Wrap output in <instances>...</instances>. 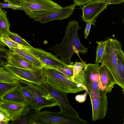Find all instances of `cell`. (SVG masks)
<instances>
[{
	"label": "cell",
	"mask_w": 124,
	"mask_h": 124,
	"mask_svg": "<svg viewBox=\"0 0 124 124\" xmlns=\"http://www.w3.org/2000/svg\"><path fill=\"white\" fill-rule=\"evenodd\" d=\"M9 48L10 50L20 55L35 67L42 69L45 66L38 59L27 50V48L23 49L11 47Z\"/></svg>",
	"instance_id": "16"
},
{
	"label": "cell",
	"mask_w": 124,
	"mask_h": 124,
	"mask_svg": "<svg viewBox=\"0 0 124 124\" xmlns=\"http://www.w3.org/2000/svg\"><path fill=\"white\" fill-rule=\"evenodd\" d=\"M23 6L30 11L55 10L62 8L51 0H22Z\"/></svg>",
	"instance_id": "13"
},
{
	"label": "cell",
	"mask_w": 124,
	"mask_h": 124,
	"mask_svg": "<svg viewBox=\"0 0 124 124\" xmlns=\"http://www.w3.org/2000/svg\"><path fill=\"white\" fill-rule=\"evenodd\" d=\"M108 5L102 0H95L83 6L81 8L82 21L85 22L91 21L93 24L96 18L107 8Z\"/></svg>",
	"instance_id": "12"
},
{
	"label": "cell",
	"mask_w": 124,
	"mask_h": 124,
	"mask_svg": "<svg viewBox=\"0 0 124 124\" xmlns=\"http://www.w3.org/2000/svg\"><path fill=\"white\" fill-rule=\"evenodd\" d=\"M2 41L9 48L23 49L26 48L16 43L11 39L7 35L3 36L1 38Z\"/></svg>",
	"instance_id": "26"
},
{
	"label": "cell",
	"mask_w": 124,
	"mask_h": 124,
	"mask_svg": "<svg viewBox=\"0 0 124 124\" xmlns=\"http://www.w3.org/2000/svg\"><path fill=\"white\" fill-rule=\"evenodd\" d=\"M10 24L7 16V12L0 10V36L7 35L10 32Z\"/></svg>",
	"instance_id": "19"
},
{
	"label": "cell",
	"mask_w": 124,
	"mask_h": 124,
	"mask_svg": "<svg viewBox=\"0 0 124 124\" xmlns=\"http://www.w3.org/2000/svg\"><path fill=\"white\" fill-rule=\"evenodd\" d=\"M86 64L85 62L82 61L81 62H76L72 65L73 70L74 77L79 73L85 67Z\"/></svg>",
	"instance_id": "28"
},
{
	"label": "cell",
	"mask_w": 124,
	"mask_h": 124,
	"mask_svg": "<svg viewBox=\"0 0 124 124\" xmlns=\"http://www.w3.org/2000/svg\"><path fill=\"white\" fill-rule=\"evenodd\" d=\"M9 50L5 47H0V67H4L7 64V61L8 58Z\"/></svg>",
	"instance_id": "27"
},
{
	"label": "cell",
	"mask_w": 124,
	"mask_h": 124,
	"mask_svg": "<svg viewBox=\"0 0 124 124\" xmlns=\"http://www.w3.org/2000/svg\"><path fill=\"white\" fill-rule=\"evenodd\" d=\"M20 79L7 70L4 67H0V83L13 84L19 83Z\"/></svg>",
	"instance_id": "17"
},
{
	"label": "cell",
	"mask_w": 124,
	"mask_h": 124,
	"mask_svg": "<svg viewBox=\"0 0 124 124\" xmlns=\"http://www.w3.org/2000/svg\"><path fill=\"white\" fill-rule=\"evenodd\" d=\"M0 107L9 114L12 122L20 119L30 109L31 107L26 103H22L3 99Z\"/></svg>",
	"instance_id": "10"
},
{
	"label": "cell",
	"mask_w": 124,
	"mask_h": 124,
	"mask_svg": "<svg viewBox=\"0 0 124 124\" xmlns=\"http://www.w3.org/2000/svg\"><path fill=\"white\" fill-rule=\"evenodd\" d=\"M100 66L99 63L86 64L85 68L74 77V81L83 87L90 98L97 96L105 90L100 79Z\"/></svg>",
	"instance_id": "2"
},
{
	"label": "cell",
	"mask_w": 124,
	"mask_h": 124,
	"mask_svg": "<svg viewBox=\"0 0 124 124\" xmlns=\"http://www.w3.org/2000/svg\"><path fill=\"white\" fill-rule=\"evenodd\" d=\"M76 5L74 4L55 10L25 12L30 18L44 23L53 20H62L68 18L72 14Z\"/></svg>",
	"instance_id": "6"
},
{
	"label": "cell",
	"mask_w": 124,
	"mask_h": 124,
	"mask_svg": "<svg viewBox=\"0 0 124 124\" xmlns=\"http://www.w3.org/2000/svg\"><path fill=\"white\" fill-rule=\"evenodd\" d=\"M109 38L105 40L97 42V46L96 50L95 63H101L104 53L106 46L108 41Z\"/></svg>",
	"instance_id": "20"
},
{
	"label": "cell",
	"mask_w": 124,
	"mask_h": 124,
	"mask_svg": "<svg viewBox=\"0 0 124 124\" xmlns=\"http://www.w3.org/2000/svg\"><path fill=\"white\" fill-rule=\"evenodd\" d=\"M95 0H73L74 4L79 6H84Z\"/></svg>",
	"instance_id": "33"
},
{
	"label": "cell",
	"mask_w": 124,
	"mask_h": 124,
	"mask_svg": "<svg viewBox=\"0 0 124 124\" xmlns=\"http://www.w3.org/2000/svg\"><path fill=\"white\" fill-rule=\"evenodd\" d=\"M9 5L18 7H24L22 0H4Z\"/></svg>",
	"instance_id": "31"
},
{
	"label": "cell",
	"mask_w": 124,
	"mask_h": 124,
	"mask_svg": "<svg viewBox=\"0 0 124 124\" xmlns=\"http://www.w3.org/2000/svg\"><path fill=\"white\" fill-rule=\"evenodd\" d=\"M99 78L100 82L105 90L107 93H110L116 83L111 72L102 64L100 67Z\"/></svg>",
	"instance_id": "14"
},
{
	"label": "cell",
	"mask_w": 124,
	"mask_h": 124,
	"mask_svg": "<svg viewBox=\"0 0 124 124\" xmlns=\"http://www.w3.org/2000/svg\"><path fill=\"white\" fill-rule=\"evenodd\" d=\"M45 81L54 88L68 93H77L85 90L83 87L53 68L43 67Z\"/></svg>",
	"instance_id": "3"
},
{
	"label": "cell",
	"mask_w": 124,
	"mask_h": 124,
	"mask_svg": "<svg viewBox=\"0 0 124 124\" xmlns=\"http://www.w3.org/2000/svg\"><path fill=\"white\" fill-rule=\"evenodd\" d=\"M7 35L11 39L22 46L27 48L32 47L25 40L16 33L10 32Z\"/></svg>",
	"instance_id": "25"
},
{
	"label": "cell",
	"mask_w": 124,
	"mask_h": 124,
	"mask_svg": "<svg viewBox=\"0 0 124 124\" xmlns=\"http://www.w3.org/2000/svg\"><path fill=\"white\" fill-rule=\"evenodd\" d=\"M8 8L14 9L23 10L25 11H30L29 9L24 7L16 6L11 5L8 4L3 3L0 2V8Z\"/></svg>",
	"instance_id": "30"
},
{
	"label": "cell",
	"mask_w": 124,
	"mask_h": 124,
	"mask_svg": "<svg viewBox=\"0 0 124 124\" xmlns=\"http://www.w3.org/2000/svg\"><path fill=\"white\" fill-rule=\"evenodd\" d=\"M8 71L16 76L20 80H24L37 85L44 80L43 68L33 70L16 67L6 64L4 66Z\"/></svg>",
	"instance_id": "9"
},
{
	"label": "cell",
	"mask_w": 124,
	"mask_h": 124,
	"mask_svg": "<svg viewBox=\"0 0 124 124\" xmlns=\"http://www.w3.org/2000/svg\"><path fill=\"white\" fill-rule=\"evenodd\" d=\"M54 68L60 72L67 78L73 80V70L72 64L67 65L64 67H56Z\"/></svg>",
	"instance_id": "24"
},
{
	"label": "cell",
	"mask_w": 124,
	"mask_h": 124,
	"mask_svg": "<svg viewBox=\"0 0 124 124\" xmlns=\"http://www.w3.org/2000/svg\"><path fill=\"white\" fill-rule=\"evenodd\" d=\"M27 50L38 59L45 66L53 68L56 67H64L68 64L53 55L40 48L33 47L27 48ZM44 66V67H45Z\"/></svg>",
	"instance_id": "11"
},
{
	"label": "cell",
	"mask_w": 124,
	"mask_h": 124,
	"mask_svg": "<svg viewBox=\"0 0 124 124\" xmlns=\"http://www.w3.org/2000/svg\"><path fill=\"white\" fill-rule=\"evenodd\" d=\"M86 23L85 31V39H87L89 34L91 25L92 24L91 21H88L85 22Z\"/></svg>",
	"instance_id": "32"
},
{
	"label": "cell",
	"mask_w": 124,
	"mask_h": 124,
	"mask_svg": "<svg viewBox=\"0 0 124 124\" xmlns=\"http://www.w3.org/2000/svg\"><path fill=\"white\" fill-rule=\"evenodd\" d=\"M122 45L119 46L117 50L118 65L120 77L124 83V54L122 48Z\"/></svg>",
	"instance_id": "21"
},
{
	"label": "cell",
	"mask_w": 124,
	"mask_h": 124,
	"mask_svg": "<svg viewBox=\"0 0 124 124\" xmlns=\"http://www.w3.org/2000/svg\"><path fill=\"white\" fill-rule=\"evenodd\" d=\"M10 121L9 114L6 111L0 107V121L4 122L7 124Z\"/></svg>",
	"instance_id": "29"
},
{
	"label": "cell",
	"mask_w": 124,
	"mask_h": 124,
	"mask_svg": "<svg viewBox=\"0 0 124 124\" xmlns=\"http://www.w3.org/2000/svg\"><path fill=\"white\" fill-rule=\"evenodd\" d=\"M3 99L22 103H26L19 86L6 94L4 97Z\"/></svg>",
	"instance_id": "18"
},
{
	"label": "cell",
	"mask_w": 124,
	"mask_h": 124,
	"mask_svg": "<svg viewBox=\"0 0 124 124\" xmlns=\"http://www.w3.org/2000/svg\"><path fill=\"white\" fill-rule=\"evenodd\" d=\"M19 86L26 102L33 108L34 100L30 90L27 86H23L20 83Z\"/></svg>",
	"instance_id": "23"
},
{
	"label": "cell",
	"mask_w": 124,
	"mask_h": 124,
	"mask_svg": "<svg viewBox=\"0 0 124 124\" xmlns=\"http://www.w3.org/2000/svg\"><path fill=\"white\" fill-rule=\"evenodd\" d=\"M87 93L86 91L83 94L78 95H76L75 98L76 101L80 103H82L84 102L85 100L86 96Z\"/></svg>",
	"instance_id": "34"
},
{
	"label": "cell",
	"mask_w": 124,
	"mask_h": 124,
	"mask_svg": "<svg viewBox=\"0 0 124 124\" xmlns=\"http://www.w3.org/2000/svg\"><path fill=\"white\" fill-rule=\"evenodd\" d=\"M107 5L110 4H118L124 1V0H102Z\"/></svg>",
	"instance_id": "35"
},
{
	"label": "cell",
	"mask_w": 124,
	"mask_h": 124,
	"mask_svg": "<svg viewBox=\"0 0 124 124\" xmlns=\"http://www.w3.org/2000/svg\"><path fill=\"white\" fill-rule=\"evenodd\" d=\"M81 29L76 21L70 22L65 31V35L62 42L48 49L53 51L67 64H72L71 58L75 53L81 59L79 52L85 54L88 51V48L81 44L78 36V31Z\"/></svg>",
	"instance_id": "1"
},
{
	"label": "cell",
	"mask_w": 124,
	"mask_h": 124,
	"mask_svg": "<svg viewBox=\"0 0 124 124\" xmlns=\"http://www.w3.org/2000/svg\"><path fill=\"white\" fill-rule=\"evenodd\" d=\"M7 64L17 67L29 69L33 70L40 68L34 67L32 64L18 54L9 49Z\"/></svg>",
	"instance_id": "15"
},
{
	"label": "cell",
	"mask_w": 124,
	"mask_h": 124,
	"mask_svg": "<svg viewBox=\"0 0 124 124\" xmlns=\"http://www.w3.org/2000/svg\"><path fill=\"white\" fill-rule=\"evenodd\" d=\"M1 38L0 36V47H5L7 46L2 41Z\"/></svg>",
	"instance_id": "36"
},
{
	"label": "cell",
	"mask_w": 124,
	"mask_h": 124,
	"mask_svg": "<svg viewBox=\"0 0 124 124\" xmlns=\"http://www.w3.org/2000/svg\"><path fill=\"white\" fill-rule=\"evenodd\" d=\"M19 81L27 86L30 90L34 100L33 108L37 112L44 107L50 108L58 105L51 95L38 85L22 80Z\"/></svg>",
	"instance_id": "7"
},
{
	"label": "cell",
	"mask_w": 124,
	"mask_h": 124,
	"mask_svg": "<svg viewBox=\"0 0 124 124\" xmlns=\"http://www.w3.org/2000/svg\"><path fill=\"white\" fill-rule=\"evenodd\" d=\"M20 83V82L13 84L0 83V103L6 94L19 86Z\"/></svg>",
	"instance_id": "22"
},
{
	"label": "cell",
	"mask_w": 124,
	"mask_h": 124,
	"mask_svg": "<svg viewBox=\"0 0 124 124\" xmlns=\"http://www.w3.org/2000/svg\"><path fill=\"white\" fill-rule=\"evenodd\" d=\"M1 8H0V10H1Z\"/></svg>",
	"instance_id": "37"
},
{
	"label": "cell",
	"mask_w": 124,
	"mask_h": 124,
	"mask_svg": "<svg viewBox=\"0 0 124 124\" xmlns=\"http://www.w3.org/2000/svg\"><path fill=\"white\" fill-rule=\"evenodd\" d=\"M87 122L67 115L61 111H37L31 124H87Z\"/></svg>",
	"instance_id": "5"
},
{
	"label": "cell",
	"mask_w": 124,
	"mask_h": 124,
	"mask_svg": "<svg viewBox=\"0 0 124 124\" xmlns=\"http://www.w3.org/2000/svg\"><path fill=\"white\" fill-rule=\"evenodd\" d=\"M37 85L48 92L53 97L61 109V112L80 118L77 111L70 103L67 97V93L53 88L44 80Z\"/></svg>",
	"instance_id": "8"
},
{
	"label": "cell",
	"mask_w": 124,
	"mask_h": 124,
	"mask_svg": "<svg viewBox=\"0 0 124 124\" xmlns=\"http://www.w3.org/2000/svg\"><path fill=\"white\" fill-rule=\"evenodd\" d=\"M121 44L120 42L117 39L109 38L105 47L101 63L105 65L111 72L116 84L123 89L124 93V83L120 76L117 58V49Z\"/></svg>",
	"instance_id": "4"
}]
</instances>
